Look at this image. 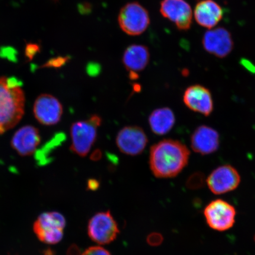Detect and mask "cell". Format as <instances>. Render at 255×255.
I'll list each match as a JSON object with an SVG mask.
<instances>
[{"instance_id":"6da1fadb","label":"cell","mask_w":255,"mask_h":255,"mask_svg":"<svg viewBox=\"0 0 255 255\" xmlns=\"http://www.w3.org/2000/svg\"><path fill=\"white\" fill-rule=\"evenodd\" d=\"M190 152L187 146L173 139H164L151 148L149 166L153 174L161 178H173L188 164Z\"/></svg>"},{"instance_id":"7a4b0ae2","label":"cell","mask_w":255,"mask_h":255,"mask_svg":"<svg viewBox=\"0 0 255 255\" xmlns=\"http://www.w3.org/2000/svg\"><path fill=\"white\" fill-rule=\"evenodd\" d=\"M25 95L15 78H0V134L17 125L24 113Z\"/></svg>"},{"instance_id":"3957f363","label":"cell","mask_w":255,"mask_h":255,"mask_svg":"<svg viewBox=\"0 0 255 255\" xmlns=\"http://www.w3.org/2000/svg\"><path fill=\"white\" fill-rule=\"evenodd\" d=\"M102 119L94 115L87 121H80L71 126V151L80 157H86L90 151L97 138L98 128Z\"/></svg>"},{"instance_id":"277c9868","label":"cell","mask_w":255,"mask_h":255,"mask_svg":"<svg viewBox=\"0 0 255 255\" xmlns=\"http://www.w3.org/2000/svg\"><path fill=\"white\" fill-rule=\"evenodd\" d=\"M119 23L121 29L130 36H138L150 23L147 10L138 2H130L121 9Z\"/></svg>"},{"instance_id":"5b68a950","label":"cell","mask_w":255,"mask_h":255,"mask_svg":"<svg viewBox=\"0 0 255 255\" xmlns=\"http://www.w3.org/2000/svg\"><path fill=\"white\" fill-rule=\"evenodd\" d=\"M119 233L117 223L109 210L97 213L88 223L89 237L98 244H111L116 240Z\"/></svg>"},{"instance_id":"8992f818","label":"cell","mask_w":255,"mask_h":255,"mask_svg":"<svg viewBox=\"0 0 255 255\" xmlns=\"http://www.w3.org/2000/svg\"><path fill=\"white\" fill-rule=\"evenodd\" d=\"M236 215L235 207L221 199L212 201L204 211L207 225L213 230L219 232L226 231L233 227Z\"/></svg>"},{"instance_id":"52a82bcc","label":"cell","mask_w":255,"mask_h":255,"mask_svg":"<svg viewBox=\"0 0 255 255\" xmlns=\"http://www.w3.org/2000/svg\"><path fill=\"white\" fill-rule=\"evenodd\" d=\"M148 141L144 130L138 126L123 128L116 138V143L120 151L130 156L141 154Z\"/></svg>"},{"instance_id":"ba28073f","label":"cell","mask_w":255,"mask_h":255,"mask_svg":"<svg viewBox=\"0 0 255 255\" xmlns=\"http://www.w3.org/2000/svg\"><path fill=\"white\" fill-rule=\"evenodd\" d=\"M240 183V174L237 169L230 165H224L216 168L207 180L209 189L216 195L237 189Z\"/></svg>"},{"instance_id":"9c48e42d","label":"cell","mask_w":255,"mask_h":255,"mask_svg":"<svg viewBox=\"0 0 255 255\" xmlns=\"http://www.w3.org/2000/svg\"><path fill=\"white\" fill-rule=\"evenodd\" d=\"M33 113L41 124L53 126L61 120L63 108L62 104L54 96L41 94L34 102Z\"/></svg>"},{"instance_id":"30bf717a","label":"cell","mask_w":255,"mask_h":255,"mask_svg":"<svg viewBox=\"0 0 255 255\" xmlns=\"http://www.w3.org/2000/svg\"><path fill=\"white\" fill-rule=\"evenodd\" d=\"M160 12L164 17L173 22L180 30L190 29L192 24V9L185 0H162Z\"/></svg>"},{"instance_id":"8fae6325","label":"cell","mask_w":255,"mask_h":255,"mask_svg":"<svg viewBox=\"0 0 255 255\" xmlns=\"http://www.w3.org/2000/svg\"><path fill=\"white\" fill-rule=\"evenodd\" d=\"M202 43L206 52L219 58L228 56L234 46L230 32L224 27L206 31L204 34Z\"/></svg>"},{"instance_id":"7c38bea8","label":"cell","mask_w":255,"mask_h":255,"mask_svg":"<svg viewBox=\"0 0 255 255\" xmlns=\"http://www.w3.org/2000/svg\"><path fill=\"white\" fill-rule=\"evenodd\" d=\"M185 105L196 113L208 117L212 113L214 104L211 92L203 86H190L185 91L183 95Z\"/></svg>"},{"instance_id":"4fadbf2b","label":"cell","mask_w":255,"mask_h":255,"mask_svg":"<svg viewBox=\"0 0 255 255\" xmlns=\"http://www.w3.org/2000/svg\"><path fill=\"white\" fill-rule=\"evenodd\" d=\"M41 137L39 129L31 126L21 127L11 139L12 148L23 157L33 154L40 144Z\"/></svg>"},{"instance_id":"5bb4252c","label":"cell","mask_w":255,"mask_h":255,"mask_svg":"<svg viewBox=\"0 0 255 255\" xmlns=\"http://www.w3.org/2000/svg\"><path fill=\"white\" fill-rule=\"evenodd\" d=\"M220 144L219 133L212 128L201 126L191 136V148L202 155H208L218 150Z\"/></svg>"},{"instance_id":"9a60e30c","label":"cell","mask_w":255,"mask_h":255,"mask_svg":"<svg viewBox=\"0 0 255 255\" xmlns=\"http://www.w3.org/2000/svg\"><path fill=\"white\" fill-rule=\"evenodd\" d=\"M194 14L201 26L212 29L222 20L223 14L221 6L214 0H199Z\"/></svg>"},{"instance_id":"2e32d148","label":"cell","mask_w":255,"mask_h":255,"mask_svg":"<svg viewBox=\"0 0 255 255\" xmlns=\"http://www.w3.org/2000/svg\"><path fill=\"white\" fill-rule=\"evenodd\" d=\"M149 57L150 55L147 47L141 44H132L124 52L123 62L129 72L138 73L147 66Z\"/></svg>"},{"instance_id":"e0dca14e","label":"cell","mask_w":255,"mask_h":255,"mask_svg":"<svg viewBox=\"0 0 255 255\" xmlns=\"http://www.w3.org/2000/svg\"><path fill=\"white\" fill-rule=\"evenodd\" d=\"M148 122L152 131L155 134H166L173 128L175 118L170 108H161L152 112L149 117Z\"/></svg>"},{"instance_id":"ac0fdd59","label":"cell","mask_w":255,"mask_h":255,"mask_svg":"<svg viewBox=\"0 0 255 255\" xmlns=\"http://www.w3.org/2000/svg\"><path fill=\"white\" fill-rule=\"evenodd\" d=\"M66 220L62 214L58 212L44 213L40 215L34 223L33 229L35 234L53 230V229L65 228Z\"/></svg>"},{"instance_id":"d6986e66","label":"cell","mask_w":255,"mask_h":255,"mask_svg":"<svg viewBox=\"0 0 255 255\" xmlns=\"http://www.w3.org/2000/svg\"><path fill=\"white\" fill-rule=\"evenodd\" d=\"M39 240L47 244L52 245L61 241L63 233L62 229H56L53 230L40 232L36 234Z\"/></svg>"},{"instance_id":"ffe728a7","label":"cell","mask_w":255,"mask_h":255,"mask_svg":"<svg viewBox=\"0 0 255 255\" xmlns=\"http://www.w3.org/2000/svg\"><path fill=\"white\" fill-rule=\"evenodd\" d=\"M203 184L202 175L199 174H194L191 176L187 181V186L190 189H199Z\"/></svg>"},{"instance_id":"44dd1931","label":"cell","mask_w":255,"mask_h":255,"mask_svg":"<svg viewBox=\"0 0 255 255\" xmlns=\"http://www.w3.org/2000/svg\"><path fill=\"white\" fill-rule=\"evenodd\" d=\"M146 242L151 247H158L163 242V237L159 233L153 232L148 236Z\"/></svg>"},{"instance_id":"7402d4cb","label":"cell","mask_w":255,"mask_h":255,"mask_svg":"<svg viewBox=\"0 0 255 255\" xmlns=\"http://www.w3.org/2000/svg\"><path fill=\"white\" fill-rule=\"evenodd\" d=\"M82 255H111L107 250L101 247H92L87 249Z\"/></svg>"},{"instance_id":"603a6c76","label":"cell","mask_w":255,"mask_h":255,"mask_svg":"<svg viewBox=\"0 0 255 255\" xmlns=\"http://www.w3.org/2000/svg\"><path fill=\"white\" fill-rule=\"evenodd\" d=\"M88 189L95 191L100 187V182L96 179H90L88 181Z\"/></svg>"},{"instance_id":"cb8c5ba5","label":"cell","mask_w":255,"mask_h":255,"mask_svg":"<svg viewBox=\"0 0 255 255\" xmlns=\"http://www.w3.org/2000/svg\"><path fill=\"white\" fill-rule=\"evenodd\" d=\"M67 255H81V250L76 245H72L68 249Z\"/></svg>"},{"instance_id":"d4e9b609","label":"cell","mask_w":255,"mask_h":255,"mask_svg":"<svg viewBox=\"0 0 255 255\" xmlns=\"http://www.w3.org/2000/svg\"><path fill=\"white\" fill-rule=\"evenodd\" d=\"M66 59L64 58H60L58 59H56L54 60L52 62H49V65H47L48 66H55V67H59L63 65L64 63H65Z\"/></svg>"},{"instance_id":"484cf974","label":"cell","mask_w":255,"mask_h":255,"mask_svg":"<svg viewBox=\"0 0 255 255\" xmlns=\"http://www.w3.org/2000/svg\"><path fill=\"white\" fill-rule=\"evenodd\" d=\"M102 152L100 149H97L93 153H92L91 156V159L92 160L98 161L102 157Z\"/></svg>"},{"instance_id":"4316f807","label":"cell","mask_w":255,"mask_h":255,"mask_svg":"<svg viewBox=\"0 0 255 255\" xmlns=\"http://www.w3.org/2000/svg\"></svg>"}]
</instances>
